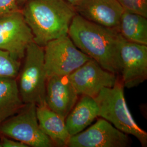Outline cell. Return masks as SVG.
I'll list each match as a JSON object with an SVG mask.
<instances>
[{"label":"cell","mask_w":147,"mask_h":147,"mask_svg":"<svg viewBox=\"0 0 147 147\" xmlns=\"http://www.w3.org/2000/svg\"><path fill=\"white\" fill-rule=\"evenodd\" d=\"M99 117V107L94 98L81 95L65 119L69 134L71 136L84 131Z\"/></svg>","instance_id":"5bb4252c"},{"label":"cell","mask_w":147,"mask_h":147,"mask_svg":"<svg viewBox=\"0 0 147 147\" xmlns=\"http://www.w3.org/2000/svg\"><path fill=\"white\" fill-rule=\"evenodd\" d=\"M20 9L34 42L42 47L67 36L70 25L77 14L74 6L65 0H26Z\"/></svg>","instance_id":"7a4b0ae2"},{"label":"cell","mask_w":147,"mask_h":147,"mask_svg":"<svg viewBox=\"0 0 147 147\" xmlns=\"http://www.w3.org/2000/svg\"><path fill=\"white\" fill-rule=\"evenodd\" d=\"M74 8L84 19L117 30L124 11L118 0H80Z\"/></svg>","instance_id":"7c38bea8"},{"label":"cell","mask_w":147,"mask_h":147,"mask_svg":"<svg viewBox=\"0 0 147 147\" xmlns=\"http://www.w3.org/2000/svg\"><path fill=\"white\" fill-rule=\"evenodd\" d=\"M16 80L23 103H44L47 78L44 47L31 42L27 47Z\"/></svg>","instance_id":"277c9868"},{"label":"cell","mask_w":147,"mask_h":147,"mask_svg":"<svg viewBox=\"0 0 147 147\" xmlns=\"http://www.w3.org/2000/svg\"><path fill=\"white\" fill-rule=\"evenodd\" d=\"M124 86L120 76L116 84L104 88L95 98L99 107V117L109 121L117 129L135 137L142 147L147 146V133L135 121L126 104Z\"/></svg>","instance_id":"3957f363"},{"label":"cell","mask_w":147,"mask_h":147,"mask_svg":"<svg viewBox=\"0 0 147 147\" xmlns=\"http://www.w3.org/2000/svg\"><path fill=\"white\" fill-rule=\"evenodd\" d=\"M19 9L17 0H0V16Z\"/></svg>","instance_id":"d6986e66"},{"label":"cell","mask_w":147,"mask_h":147,"mask_svg":"<svg viewBox=\"0 0 147 147\" xmlns=\"http://www.w3.org/2000/svg\"><path fill=\"white\" fill-rule=\"evenodd\" d=\"M26 0H17V2H18V6L19 7V8H20L21 5H22V4L25 2Z\"/></svg>","instance_id":"7402d4cb"},{"label":"cell","mask_w":147,"mask_h":147,"mask_svg":"<svg viewBox=\"0 0 147 147\" xmlns=\"http://www.w3.org/2000/svg\"><path fill=\"white\" fill-rule=\"evenodd\" d=\"M124 11L147 18V0H118Z\"/></svg>","instance_id":"ac0fdd59"},{"label":"cell","mask_w":147,"mask_h":147,"mask_svg":"<svg viewBox=\"0 0 147 147\" xmlns=\"http://www.w3.org/2000/svg\"><path fill=\"white\" fill-rule=\"evenodd\" d=\"M68 35L82 53L106 70L119 76L123 37L118 30L97 24L76 14L70 25Z\"/></svg>","instance_id":"6da1fadb"},{"label":"cell","mask_w":147,"mask_h":147,"mask_svg":"<svg viewBox=\"0 0 147 147\" xmlns=\"http://www.w3.org/2000/svg\"><path fill=\"white\" fill-rule=\"evenodd\" d=\"M24 105L16 79L0 78V124L17 113Z\"/></svg>","instance_id":"9a60e30c"},{"label":"cell","mask_w":147,"mask_h":147,"mask_svg":"<svg viewBox=\"0 0 147 147\" xmlns=\"http://www.w3.org/2000/svg\"><path fill=\"white\" fill-rule=\"evenodd\" d=\"M21 63L12 58L9 53L0 50V78L16 79Z\"/></svg>","instance_id":"e0dca14e"},{"label":"cell","mask_w":147,"mask_h":147,"mask_svg":"<svg viewBox=\"0 0 147 147\" xmlns=\"http://www.w3.org/2000/svg\"><path fill=\"white\" fill-rule=\"evenodd\" d=\"M0 144L2 147H28L25 144L7 137L0 135Z\"/></svg>","instance_id":"ffe728a7"},{"label":"cell","mask_w":147,"mask_h":147,"mask_svg":"<svg viewBox=\"0 0 147 147\" xmlns=\"http://www.w3.org/2000/svg\"><path fill=\"white\" fill-rule=\"evenodd\" d=\"M0 135L25 144L28 147H55L40 129L37 116V105L26 104L0 124Z\"/></svg>","instance_id":"5b68a950"},{"label":"cell","mask_w":147,"mask_h":147,"mask_svg":"<svg viewBox=\"0 0 147 147\" xmlns=\"http://www.w3.org/2000/svg\"><path fill=\"white\" fill-rule=\"evenodd\" d=\"M68 78L79 95L95 98L103 88L114 86L119 76L106 70L90 58Z\"/></svg>","instance_id":"9c48e42d"},{"label":"cell","mask_w":147,"mask_h":147,"mask_svg":"<svg viewBox=\"0 0 147 147\" xmlns=\"http://www.w3.org/2000/svg\"><path fill=\"white\" fill-rule=\"evenodd\" d=\"M129 135L100 117L86 130L70 137L67 147H127Z\"/></svg>","instance_id":"ba28073f"},{"label":"cell","mask_w":147,"mask_h":147,"mask_svg":"<svg viewBox=\"0 0 147 147\" xmlns=\"http://www.w3.org/2000/svg\"><path fill=\"white\" fill-rule=\"evenodd\" d=\"M0 147H1V144H0Z\"/></svg>","instance_id":"603a6c76"},{"label":"cell","mask_w":147,"mask_h":147,"mask_svg":"<svg viewBox=\"0 0 147 147\" xmlns=\"http://www.w3.org/2000/svg\"><path fill=\"white\" fill-rule=\"evenodd\" d=\"M79 95L68 76L47 78L45 102L58 115L65 119L79 99Z\"/></svg>","instance_id":"8fae6325"},{"label":"cell","mask_w":147,"mask_h":147,"mask_svg":"<svg viewBox=\"0 0 147 147\" xmlns=\"http://www.w3.org/2000/svg\"><path fill=\"white\" fill-rule=\"evenodd\" d=\"M118 31L126 40L147 45L146 17L124 11Z\"/></svg>","instance_id":"2e32d148"},{"label":"cell","mask_w":147,"mask_h":147,"mask_svg":"<svg viewBox=\"0 0 147 147\" xmlns=\"http://www.w3.org/2000/svg\"><path fill=\"white\" fill-rule=\"evenodd\" d=\"M65 1H66L67 2H68L69 3H70V5L74 6L78 3V2L80 0H65Z\"/></svg>","instance_id":"44dd1931"},{"label":"cell","mask_w":147,"mask_h":147,"mask_svg":"<svg viewBox=\"0 0 147 147\" xmlns=\"http://www.w3.org/2000/svg\"><path fill=\"white\" fill-rule=\"evenodd\" d=\"M37 116L40 129L55 147H67L71 136L67 129L65 119L51 110L45 102L37 105Z\"/></svg>","instance_id":"4fadbf2b"},{"label":"cell","mask_w":147,"mask_h":147,"mask_svg":"<svg viewBox=\"0 0 147 147\" xmlns=\"http://www.w3.org/2000/svg\"><path fill=\"white\" fill-rule=\"evenodd\" d=\"M119 75L124 87H136L147 79V45L123 38L120 47Z\"/></svg>","instance_id":"30bf717a"},{"label":"cell","mask_w":147,"mask_h":147,"mask_svg":"<svg viewBox=\"0 0 147 147\" xmlns=\"http://www.w3.org/2000/svg\"><path fill=\"white\" fill-rule=\"evenodd\" d=\"M47 78L69 76L90 59L75 46L68 35L58 38L44 47Z\"/></svg>","instance_id":"8992f818"},{"label":"cell","mask_w":147,"mask_h":147,"mask_svg":"<svg viewBox=\"0 0 147 147\" xmlns=\"http://www.w3.org/2000/svg\"><path fill=\"white\" fill-rule=\"evenodd\" d=\"M34 42L33 36L21 9L0 16V50L22 62L27 47Z\"/></svg>","instance_id":"52a82bcc"}]
</instances>
